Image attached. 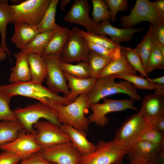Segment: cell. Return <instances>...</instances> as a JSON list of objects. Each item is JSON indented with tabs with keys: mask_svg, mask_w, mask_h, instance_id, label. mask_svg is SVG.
I'll list each match as a JSON object with an SVG mask.
<instances>
[{
	"mask_svg": "<svg viewBox=\"0 0 164 164\" xmlns=\"http://www.w3.org/2000/svg\"><path fill=\"white\" fill-rule=\"evenodd\" d=\"M141 140L164 147V133L151 127L143 133L139 140Z\"/></svg>",
	"mask_w": 164,
	"mask_h": 164,
	"instance_id": "cell-39",
	"label": "cell"
},
{
	"mask_svg": "<svg viewBox=\"0 0 164 164\" xmlns=\"http://www.w3.org/2000/svg\"><path fill=\"white\" fill-rule=\"evenodd\" d=\"M122 164V163H119V164Z\"/></svg>",
	"mask_w": 164,
	"mask_h": 164,
	"instance_id": "cell-50",
	"label": "cell"
},
{
	"mask_svg": "<svg viewBox=\"0 0 164 164\" xmlns=\"http://www.w3.org/2000/svg\"><path fill=\"white\" fill-rule=\"evenodd\" d=\"M50 0H27L10 5V23H22L37 26L47 9Z\"/></svg>",
	"mask_w": 164,
	"mask_h": 164,
	"instance_id": "cell-6",
	"label": "cell"
},
{
	"mask_svg": "<svg viewBox=\"0 0 164 164\" xmlns=\"http://www.w3.org/2000/svg\"><path fill=\"white\" fill-rule=\"evenodd\" d=\"M79 29L75 27L70 29V37L61 53L60 59L63 62L70 63L82 61L88 62L90 49L86 40L79 33Z\"/></svg>",
	"mask_w": 164,
	"mask_h": 164,
	"instance_id": "cell-12",
	"label": "cell"
},
{
	"mask_svg": "<svg viewBox=\"0 0 164 164\" xmlns=\"http://www.w3.org/2000/svg\"><path fill=\"white\" fill-rule=\"evenodd\" d=\"M64 73L68 82V88L70 89L69 94L66 97L73 101H74L80 95L87 94L92 89L97 80L91 77L85 78L77 77Z\"/></svg>",
	"mask_w": 164,
	"mask_h": 164,
	"instance_id": "cell-22",
	"label": "cell"
},
{
	"mask_svg": "<svg viewBox=\"0 0 164 164\" xmlns=\"http://www.w3.org/2000/svg\"><path fill=\"white\" fill-rule=\"evenodd\" d=\"M152 44L149 29L141 42L133 49L140 57L145 70L152 50Z\"/></svg>",
	"mask_w": 164,
	"mask_h": 164,
	"instance_id": "cell-36",
	"label": "cell"
},
{
	"mask_svg": "<svg viewBox=\"0 0 164 164\" xmlns=\"http://www.w3.org/2000/svg\"><path fill=\"white\" fill-rule=\"evenodd\" d=\"M23 130L17 121H2L0 122V146L15 140Z\"/></svg>",
	"mask_w": 164,
	"mask_h": 164,
	"instance_id": "cell-27",
	"label": "cell"
},
{
	"mask_svg": "<svg viewBox=\"0 0 164 164\" xmlns=\"http://www.w3.org/2000/svg\"><path fill=\"white\" fill-rule=\"evenodd\" d=\"M150 82L155 84V94L164 97V76L154 78L147 79Z\"/></svg>",
	"mask_w": 164,
	"mask_h": 164,
	"instance_id": "cell-44",
	"label": "cell"
},
{
	"mask_svg": "<svg viewBox=\"0 0 164 164\" xmlns=\"http://www.w3.org/2000/svg\"><path fill=\"white\" fill-rule=\"evenodd\" d=\"M151 2L157 11L164 19V0H158Z\"/></svg>",
	"mask_w": 164,
	"mask_h": 164,
	"instance_id": "cell-46",
	"label": "cell"
},
{
	"mask_svg": "<svg viewBox=\"0 0 164 164\" xmlns=\"http://www.w3.org/2000/svg\"><path fill=\"white\" fill-rule=\"evenodd\" d=\"M164 97L154 93L145 95L138 112L151 124L156 119L164 115Z\"/></svg>",
	"mask_w": 164,
	"mask_h": 164,
	"instance_id": "cell-18",
	"label": "cell"
},
{
	"mask_svg": "<svg viewBox=\"0 0 164 164\" xmlns=\"http://www.w3.org/2000/svg\"><path fill=\"white\" fill-rule=\"evenodd\" d=\"M111 13V21L114 22L116 19V16L119 11L124 12L128 9V1L127 0H105Z\"/></svg>",
	"mask_w": 164,
	"mask_h": 164,
	"instance_id": "cell-41",
	"label": "cell"
},
{
	"mask_svg": "<svg viewBox=\"0 0 164 164\" xmlns=\"http://www.w3.org/2000/svg\"><path fill=\"white\" fill-rule=\"evenodd\" d=\"M136 73L128 64L121 50V57L112 60L101 71L97 79L109 75L120 74L136 75Z\"/></svg>",
	"mask_w": 164,
	"mask_h": 164,
	"instance_id": "cell-25",
	"label": "cell"
},
{
	"mask_svg": "<svg viewBox=\"0 0 164 164\" xmlns=\"http://www.w3.org/2000/svg\"><path fill=\"white\" fill-rule=\"evenodd\" d=\"M151 124L152 128L164 133V115L156 119Z\"/></svg>",
	"mask_w": 164,
	"mask_h": 164,
	"instance_id": "cell-45",
	"label": "cell"
},
{
	"mask_svg": "<svg viewBox=\"0 0 164 164\" xmlns=\"http://www.w3.org/2000/svg\"><path fill=\"white\" fill-rule=\"evenodd\" d=\"M121 50L130 67L136 72H138L142 77L149 78L140 57L133 49L129 47L121 46Z\"/></svg>",
	"mask_w": 164,
	"mask_h": 164,
	"instance_id": "cell-35",
	"label": "cell"
},
{
	"mask_svg": "<svg viewBox=\"0 0 164 164\" xmlns=\"http://www.w3.org/2000/svg\"><path fill=\"white\" fill-rule=\"evenodd\" d=\"M152 127L138 113L127 118L116 131L112 140L115 147L122 150H128L139 141L143 133Z\"/></svg>",
	"mask_w": 164,
	"mask_h": 164,
	"instance_id": "cell-4",
	"label": "cell"
},
{
	"mask_svg": "<svg viewBox=\"0 0 164 164\" xmlns=\"http://www.w3.org/2000/svg\"><path fill=\"white\" fill-rule=\"evenodd\" d=\"M8 0H0V33L1 44L0 49L5 52L11 59V52L8 48L6 40L7 27L11 20V12Z\"/></svg>",
	"mask_w": 164,
	"mask_h": 164,
	"instance_id": "cell-26",
	"label": "cell"
},
{
	"mask_svg": "<svg viewBox=\"0 0 164 164\" xmlns=\"http://www.w3.org/2000/svg\"><path fill=\"white\" fill-rule=\"evenodd\" d=\"M70 1V0H61L60 4V10L61 11L64 10L66 6Z\"/></svg>",
	"mask_w": 164,
	"mask_h": 164,
	"instance_id": "cell-48",
	"label": "cell"
},
{
	"mask_svg": "<svg viewBox=\"0 0 164 164\" xmlns=\"http://www.w3.org/2000/svg\"><path fill=\"white\" fill-rule=\"evenodd\" d=\"M101 103H96L90 105V108L92 113L88 118L91 122L103 127L108 122L106 115L108 113L119 112L130 109L137 111L138 109L134 105V101L132 99H113L104 98Z\"/></svg>",
	"mask_w": 164,
	"mask_h": 164,
	"instance_id": "cell-8",
	"label": "cell"
},
{
	"mask_svg": "<svg viewBox=\"0 0 164 164\" xmlns=\"http://www.w3.org/2000/svg\"><path fill=\"white\" fill-rule=\"evenodd\" d=\"M164 68V56L160 51L158 46L153 43L152 50L147 60L145 70L148 76L149 73L156 69Z\"/></svg>",
	"mask_w": 164,
	"mask_h": 164,
	"instance_id": "cell-34",
	"label": "cell"
},
{
	"mask_svg": "<svg viewBox=\"0 0 164 164\" xmlns=\"http://www.w3.org/2000/svg\"><path fill=\"white\" fill-rule=\"evenodd\" d=\"M36 131L35 139L41 149L70 141L61 127L48 121H39L33 125Z\"/></svg>",
	"mask_w": 164,
	"mask_h": 164,
	"instance_id": "cell-10",
	"label": "cell"
},
{
	"mask_svg": "<svg viewBox=\"0 0 164 164\" xmlns=\"http://www.w3.org/2000/svg\"><path fill=\"white\" fill-rule=\"evenodd\" d=\"M116 75H112L97 79L92 89L87 94V102L90 106L98 103L107 97L117 94H127L134 101L141 99V96L132 84L125 80L116 82Z\"/></svg>",
	"mask_w": 164,
	"mask_h": 164,
	"instance_id": "cell-2",
	"label": "cell"
},
{
	"mask_svg": "<svg viewBox=\"0 0 164 164\" xmlns=\"http://www.w3.org/2000/svg\"><path fill=\"white\" fill-rule=\"evenodd\" d=\"M10 97L0 91V121H17L10 107Z\"/></svg>",
	"mask_w": 164,
	"mask_h": 164,
	"instance_id": "cell-38",
	"label": "cell"
},
{
	"mask_svg": "<svg viewBox=\"0 0 164 164\" xmlns=\"http://www.w3.org/2000/svg\"><path fill=\"white\" fill-rule=\"evenodd\" d=\"M61 127L68 134L70 141L82 156L87 155L94 150L95 145L88 140L86 131L77 129L65 123L61 124Z\"/></svg>",
	"mask_w": 164,
	"mask_h": 164,
	"instance_id": "cell-19",
	"label": "cell"
},
{
	"mask_svg": "<svg viewBox=\"0 0 164 164\" xmlns=\"http://www.w3.org/2000/svg\"><path fill=\"white\" fill-rule=\"evenodd\" d=\"M128 150L116 148L112 140H100L95 145L94 150L82 156L78 164H117L121 163Z\"/></svg>",
	"mask_w": 164,
	"mask_h": 164,
	"instance_id": "cell-7",
	"label": "cell"
},
{
	"mask_svg": "<svg viewBox=\"0 0 164 164\" xmlns=\"http://www.w3.org/2000/svg\"><path fill=\"white\" fill-rule=\"evenodd\" d=\"M0 91L10 98L21 95L37 99L46 104L53 102L66 105L73 102L69 98L54 93L42 84L31 80L0 85Z\"/></svg>",
	"mask_w": 164,
	"mask_h": 164,
	"instance_id": "cell-1",
	"label": "cell"
},
{
	"mask_svg": "<svg viewBox=\"0 0 164 164\" xmlns=\"http://www.w3.org/2000/svg\"><path fill=\"white\" fill-rule=\"evenodd\" d=\"M144 29V28H118L112 26L110 21H105L95 23L92 33L102 36L108 35L114 42L119 44L123 42L130 40L134 34Z\"/></svg>",
	"mask_w": 164,
	"mask_h": 164,
	"instance_id": "cell-16",
	"label": "cell"
},
{
	"mask_svg": "<svg viewBox=\"0 0 164 164\" xmlns=\"http://www.w3.org/2000/svg\"><path fill=\"white\" fill-rule=\"evenodd\" d=\"M61 54H44L41 56L46 66V83L47 88L51 91L58 94L62 93L67 97L70 90L67 83V80L60 63Z\"/></svg>",
	"mask_w": 164,
	"mask_h": 164,
	"instance_id": "cell-11",
	"label": "cell"
},
{
	"mask_svg": "<svg viewBox=\"0 0 164 164\" xmlns=\"http://www.w3.org/2000/svg\"><path fill=\"white\" fill-rule=\"evenodd\" d=\"M70 34V29L58 25L54 30V34L42 54H61Z\"/></svg>",
	"mask_w": 164,
	"mask_h": 164,
	"instance_id": "cell-23",
	"label": "cell"
},
{
	"mask_svg": "<svg viewBox=\"0 0 164 164\" xmlns=\"http://www.w3.org/2000/svg\"><path fill=\"white\" fill-rule=\"evenodd\" d=\"M112 60L109 57L90 50L88 63L90 77L97 79L101 71Z\"/></svg>",
	"mask_w": 164,
	"mask_h": 164,
	"instance_id": "cell-30",
	"label": "cell"
},
{
	"mask_svg": "<svg viewBox=\"0 0 164 164\" xmlns=\"http://www.w3.org/2000/svg\"><path fill=\"white\" fill-rule=\"evenodd\" d=\"M40 152L46 160L56 164H78L82 156L70 141L42 149Z\"/></svg>",
	"mask_w": 164,
	"mask_h": 164,
	"instance_id": "cell-13",
	"label": "cell"
},
{
	"mask_svg": "<svg viewBox=\"0 0 164 164\" xmlns=\"http://www.w3.org/2000/svg\"><path fill=\"white\" fill-rule=\"evenodd\" d=\"M149 29L152 43L164 46V22L150 24Z\"/></svg>",
	"mask_w": 164,
	"mask_h": 164,
	"instance_id": "cell-40",
	"label": "cell"
},
{
	"mask_svg": "<svg viewBox=\"0 0 164 164\" xmlns=\"http://www.w3.org/2000/svg\"><path fill=\"white\" fill-rule=\"evenodd\" d=\"M79 32L87 41L96 45L110 49L114 50L121 47L106 36H102L91 33L79 29Z\"/></svg>",
	"mask_w": 164,
	"mask_h": 164,
	"instance_id": "cell-32",
	"label": "cell"
},
{
	"mask_svg": "<svg viewBox=\"0 0 164 164\" xmlns=\"http://www.w3.org/2000/svg\"><path fill=\"white\" fill-rule=\"evenodd\" d=\"M19 164H56L49 162L43 156L40 152L34 153L27 158L22 160Z\"/></svg>",
	"mask_w": 164,
	"mask_h": 164,
	"instance_id": "cell-42",
	"label": "cell"
},
{
	"mask_svg": "<svg viewBox=\"0 0 164 164\" xmlns=\"http://www.w3.org/2000/svg\"><path fill=\"white\" fill-rule=\"evenodd\" d=\"M28 62L30 68L31 81L42 84L47 74L45 62L41 55L33 53L27 54Z\"/></svg>",
	"mask_w": 164,
	"mask_h": 164,
	"instance_id": "cell-24",
	"label": "cell"
},
{
	"mask_svg": "<svg viewBox=\"0 0 164 164\" xmlns=\"http://www.w3.org/2000/svg\"><path fill=\"white\" fill-rule=\"evenodd\" d=\"M60 63L63 72L73 76L80 78L90 77V68L88 62L80 61L75 64L64 62L60 60Z\"/></svg>",
	"mask_w": 164,
	"mask_h": 164,
	"instance_id": "cell-31",
	"label": "cell"
},
{
	"mask_svg": "<svg viewBox=\"0 0 164 164\" xmlns=\"http://www.w3.org/2000/svg\"><path fill=\"white\" fill-rule=\"evenodd\" d=\"M150 24L164 22L163 18L149 0H137L128 15L122 16L120 22L125 28H132L142 22Z\"/></svg>",
	"mask_w": 164,
	"mask_h": 164,
	"instance_id": "cell-9",
	"label": "cell"
},
{
	"mask_svg": "<svg viewBox=\"0 0 164 164\" xmlns=\"http://www.w3.org/2000/svg\"><path fill=\"white\" fill-rule=\"evenodd\" d=\"M27 54L21 50L14 54L16 63L14 67L11 68L12 72L9 79V82L14 83L31 80Z\"/></svg>",
	"mask_w": 164,
	"mask_h": 164,
	"instance_id": "cell-20",
	"label": "cell"
},
{
	"mask_svg": "<svg viewBox=\"0 0 164 164\" xmlns=\"http://www.w3.org/2000/svg\"><path fill=\"white\" fill-rule=\"evenodd\" d=\"M116 78H120L127 81L133 85L136 88L154 90L155 84L150 82L147 79L136 75L120 74L116 75Z\"/></svg>",
	"mask_w": 164,
	"mask_h": 164,
	"instance_id": "cell-37",
	"label": "cell"
},
{
	"mask_svg": "<svg viewBox=\"0 0 164 164\" xmlns=\"http://www.w3.org/2000/svg\"><path fill=\"white\" fill-rule=\"evenodd\" d=\"M14 32L11 38L12 42L16 47L23 49L39 33L37 26H32L22 23L14 24Z\"/></svg>",
	"mask_w": 164,
	"mask_h": 164,
	"instance_id": "cell-21",
	"label": "cell"
},
{
	"mask_svg": "<svg viewBox=\"0 0 164 164\" xmlns=\"http://www.w3.org/2000/svg\"><path fill=\"white\" fill-rule=\"evenodd\" d=\"M129 164H160L156 160L152 161H130Z\"/></svg>",
	"mask_w": 164,
	"mask_h": 164,
	"instance_id": "cell-47",
	"label": "cell"
},
{
	"mask_svg": "<svg viewBox=\"0 0 164 164\" xmlns=\"http://www.w3.org/2000/svg\"><path fill=\"white\" fill-rule=\"evenodd\" d=\"M87 94L80 95L74 101L66 105L54 102L49 103L48 105L57 111L58 120L60 124L67 123L76 128L86 131L91 123L85 116L90 106Z\"/></svg>",
	"mask_w": 164,
	"mask_h": 164,
	"instance_id": "cell-3",
	"label": "cell"
},
{
	"mask_svg": "<svg viewBox=\"0 0 164 164\" xmlns=\"http://www.w3.org/2000/svg\"><path fill=\"white\" fill-rule=\"evenodd\" d=\"M36 134L26 133L23 130L15 140L0 146V149L13 152L23 160L41 150L35 141Z\"/></svg>",
	"mask_w": 164,
	"mask_h": 164,
	"instance_id": "cell-14",
	"label": "cell"
},
{
	"mask_svg": "<svg viewBox=\"0 0 164 164\" xmlns=\"http://www.w3.org/2000/svg\"><path fill=\"white\" fill-rule=\"evenodd\" d=\"M59 0H50L49 5L41 21L37 26L39 33L54 30L58 25L55 17Z\"/></svg>",
	"mask_w": 164,
	"mask_h": 164,
	"instance_id": "cell-29",
	"label": "cell"
},
{
	"mask_svg": "<svg viewBox=\"0 0 164 164\" xmlns=\"http://www.w3.org/2000/svg\"><path fill=\"white\" fill-rule=\"evenodd\" d=\"M7 53L0 49V60H5L7 57Z\"/></svg>",
	"mask_w": 164,
	"mask_h": 164,
	"instance_id": "cell-49",
	"label": "cell"
},
{
	"mask_svg": "<svg viewBox=\"0 0 164 164\" xmlns=\"http://www.w3.org/2000/svg\"><path fill=\"white\" fill-rule=\"evenodd\" d=\"M22 160L17 154L8 151L0 153V164H19Z\"/></svg>",
	"mask_w": 164,
	"mask_h": 164,
	"instance_id": "cell-43",
	"label": "cell"
},
{
	"mask_svg": "<svg viewBox=\"0 0 164 164\" xmlns=\"http://www.w3.org/2000/svg\"><path fill=\"white\" fill-rule=\"evenodd\" d=\"M13 111L17 121L26 133H36L33 125L41 118L59 125H61L58 120L57 111L41 102L29 104L25 108H16Z\"/></svg>",
	"mask_w": 164,
	"mask_h": 164,
	"instance_id": "cell-5",
	"label": "cell"
},
{
	"mask_svg": "<svg viewBox=\"0 0 164 164\" xmlns=\"http://www.w3.org/2000/svg\"><path fill=\"white\" fill-rule=\"evenodd\" d=\"M163 152L164 147L141 140L128 150V158L130 161H152L155 160Z\"/></svg>",
	"mask_w": 164,
	"mask_h": 164,
	"instance_id": "cell-17",
	"label": "cell"
},
{
	"mask_svg": "<svg viewBox=\"0 0 164 164\" xmlns=\"http://www.w3.org/2000/svg\"><path fill=\"white\" fill-rule=\"evenodd\" d=\"M93 9L91 13L92 20L95 24L111 20V13L104 1L92 0Z\"/></svg>",
	"mask_w": 164,
	"mask_h": 164,
	"instance_id": "cell-33",
	"label": "cell"
},
{
	"mask_svg": "<svg viewBox=\"0 0 164 164\" xmlns=\"http://www.w3.org/2000/svg\"><path fill=\"white\" fill-rule=\"evenodd\" d=\"M90 7L87 0H74L63 19L68 22L84 27L87 32L92 33L95 24L89 15Z\"/></svg>",
	"mask_w": 164,
	"mask_h": 164,
	"instance_id": "cell-15",
	"label": "cell"
},
{
	"mask_svg": "<svg viewBox=\"0 0 164 164\" xmlns=\"http://www.w3.org/2000/svg\"><path fill=\"white\" fill-rule=\"evenodd\" d=\"M54 33V30L39 33L21 51L41 55Z\"/></svg>",
	"mask_w": 164,
	"mask_h": 164,
	"instance_id": "cell-28",
	"label": "cell"
}]
</instances>
